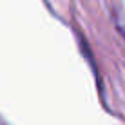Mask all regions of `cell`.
I'll return each instance as SVG.
<instances>
[]
</instances>
